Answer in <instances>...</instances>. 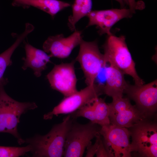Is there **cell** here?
I'll return each instance as SVG.
<instances>
[{"instance_id":"6da1fadb","label":"cell","mask_w":157,"mask_h":157,"mask_svg":"<svg viewBox=\"0 0 157 157\" xmlns=\"http://www.w3.org/2000/svg\"><path fill=\"white\" fill-rule=\"evenodd\" d=\"M73 120L71 115H68L61 123L54 125L47 134L36 135L25 139V143L31 147L32 156H63L66 136Z\"/></svg>"},{"instance_id":"7a4b0ae2","label":"cell","mask_w":157,"mask_h":157,"mask_svg":"<svg viewBox=\"0 0 157 157\" xmlns=\"http://www.w3.org/2000/svg\"><path fill=\"white\" fill-rule=\"evenodd\" d=\"M7 83H0V133L11 134L21 145L25 143V140L21 138L18 132L17 126L20 117L38 106L34 102H19L12 98L4 90V86Z\"/></svg>"},{"instance_id":"3957f363","label":"cell","mask_w":157,"mask_h":157,"mask_svg":"<svg viewBox=\"0 0 157 157\" xmlns=\"http://www.w3.org/2000/svg\"><path fill=\"white\" fill-rule=\"evenodd\" d=\"M103 47L106 66L107 63L115 66L124 74L131 76L135 84L144 83L137 72L135 63L127 47L124 36L118 37L113 34L108 35Z\"/></svg>"},{"instance_id":"277c9868","label":"cell","mask_w":157,"mask_h":157,"mask_svg":"<svg viewBox=\"0 0 157 157\" xmlns=\"http://www.w3.org/2000/svg\"><path fill=\"white\" fill-rule=\"evenodd\" d=\"M132 142L131 153L135 152L142 157H157V125L147 118L141 120L129 128Z\"/></svg>"},{"instance_id":"5b68a950","label":"cell","mask_w":157,"mask_h":157,"mask_svg":"<svg viewBox=\"0 0 157 157\" xmlns=\"http://www.w3.org/2000/svg\"><path fill=\"white\" fill-rule=\"evenodd\" d=\"M97 125L91 122L81 124L73 120L66 136L63 156H83L85 148L92 143L91 140L99 134L101 126Z\"/></svg>"},{"instance_id":"8992f818","label":"cell","mask_w":157,"mask_h":157,"mask_svg":"<svg viewBox=\"0 0 157 157\" xmlns=\"http://www.w3.org/2000/svg\"><path fill=\"white\" fill-rule=\"evenodd\" d=\"M75 61L79 63L87 85H92L101 68L106 67L104 54L99 50L97 41L82 40Z\"/></svg>"},{"instance_id":"52a82bcc","label":"cell","mask_w":157,"mask_h":157,"mask_svg":"<svg viewBox=\"0 0 157 157\" xmlns=\"http://www.w3.org/2000/svg\"><path fill=\"white\" fill-rule=\"evenodd\" d=\"M103 88L94 83L65 97L52 111L44 115L43 119H50L54 115L72 113L85 105L92 104L103 93Z\"/></svg>"},{"instance_id":"ba28073f","label":"cell","mask_w":157,"mask_h":157,"mask_svg":"<svg viewBox=\"0 0 157 157\" xmlns=\"http://www.w3.org/2000/svg\"><path fill=\"white\" fill-rule=\"evenodd\" d=\"M105 147L110 157H131L130 150L131 133L128 128L111 124L101 126Z\"/></svg>"},{"instance_id":"9c48e42d","label":"cell","mask_w":157,"mask_h":157,"mask_svg":"<svg viewBox=\"0 0 157 157\" xmlns=\"http://www.w3.org/2000/svg\"><path fill=\"white\" fill-rule=\"evenodd\" d=\"M124 93L135 101L136 107L146 118L151 117L156 112V79L141 85H132L128 83Z\"/></svg>"},{"instance_id":"30bf717a","label":"cell","mask_w":157,"mask_h":157,"mask_svg":"<svg viewBox=\"0 0 157 157\" xmlns=\"http://www.w3.org/2000/svg\"><path fill=\"white\" fill-rule=\"evenodd\" d=\"M75 62L74 60L70 63L55 65L46 76L51 88L60 92L65 97L78 91Z\"/></svg>"},{"instance_id":"8fae6325","label":"cell","mask_w":157,"mask_h":157,"mask_svg":"<svg viewBox=\"0 0 157 157\" xmlns=\"http://www.w3.org/2000/svg\"><path fill=\"white\" fill-rule=\"evenodd\" d=\"M108 104L111 124L129 128L146 119L135 106L131 104L129 98L122 97L113 98L112 102Z\"/></svg>"},{"instance_id":"7c38bea8","label":"cell","mask_w":157,"mask_h":157,"mask_svg":"<svg viewBox=\"0 0 157 157\" xmlns=\"http://www.w3.org/2000/svg\"><path fill=\"white\" fill-rule=\"evenodd\" d=\"M133 13L129 9H112L102 10H91L87 15L89 22L87 27L96 25L99 34L102 35L112 34V27L120 20L130 18Z\"/></svg>"},{"instance_id":"4fadbf2b","label":"cell","mask_w":157,"mask_h":157,"mask_svg":"<svg viewBox=\"0 0 157 157\" xmlns=\"http://www.w3.org/2000/svg\"><path fill=\"white\" fill-rule=\"evenodd\" d=\"M74 31L67 37L62 34L49 37L43 44L44 51L48 53L51 58L63 59L68 57L83 40L81 31L76 30Z\"/></svg>"},{"instance_id":"5bb4252c","label":"cell","mask_w":157,"mask_h":157,"mask_svg":"<svg viewBox=\"0 0 157 157\" xmlns=\"http://www.w3.org/2000/svg\"><path fill=\"white\" fill-rule=\"evenodd\" d=\"M106 84L103 88V93L112 98L123 97L128 85L124 74L115 66L109 64L105 70Z\"/></svg>"},{"instance_id":"9a60e30c","label":"cell","mask_w":157,"mask_h":157,"mask_svg":"<svg viewBox=\"0 0 157 157\" xmlns=\"http://www.w3.org/2000/svg\"><path fill=\"white\" fill-rule=\"evenodd\" d=\"M24 49L26 57L23 58L24 63L22 69L25 70L30 68L35 76L40 77L46 69L47 64L50 62L51 57L44 51L36 48L28 43H25Z\"/></svg>"},{"instance_id":"2e32d148","label":"cell","mask_w":157,"mask_h":157,"mask_svg":"<svg viewBox=\"0 0 157 157\" xmlns=\"http://www.w3.org/2000/svg\"><path fill=\"white\" fill-rule=\"evenodd\" d=\"M15 6L37 8L53 17L58 12L70 6L69 3L58 0H12Z\"/></svg>"},{"instance_id":"e0dca14e","label":"cell","mask_w":157,"mask_h":157,"mask_svg":"<svg viewBox=\"0 0 157 157\" xmlns=\"http://www.w3.org/2000/svg\"><path fill=\"white\" fill-rule=\"evenodd\" d=\"M32 31L31 28L28 26L26 27L24 31L17 36L14 43L0 54V83L8 81L7 79L4 78L3 76L6 68L12 64L11 56L15 49Z\"/></svg>"},{"instance_id":"ac0fdd59","label":"cell","mask_w":157,"mask_h":157,"mask_svg":"<svg viewBox=\"0 0 157 157\" xmlns=\"http://www.w3.org/2000/svg\"><path fill=\"white\" fill-rule=\"evenodd\" d=\"M92 0H75L72 5V13L68 19V25L72 31L76 30L75 25L82 18L91 11Z\"/></svg>"},{"instance_id":"d6986e66","label":"cell","mask_w":157,"mask_h":157,"mask_svg":"<svg viewBox=\"0 0 157 157\" xmlns=\"http://www.w3.org/2000/svg\"><path fill=\"white\" fill-rule=\"evenodd\" d=\"M96 123L102 126L110 124L109 118V107L105 100L97 98L92 103Z\"/></svg>"},{"instance_id":"ffe728a7","label":"cell","mask_w":157,"mask_h":157,"mask_svg":"<svg viewBox=\"0 0 157 157\" xmlns=\"http://www.w3.org/2000/svg\"><path fill=\"white\" fill-rule=\"evenodd\" d=\"M31 147L28 144L23 147L0 146V157H17L24 156L30 151Z\"/></svg>"},{"instance_id":"44dd1931","label":"cell","mask_w":157,"mask_h":157,"mask_svg":"<svg viewBox=\"0 0 157 157\" xmlns=\"http://www.w3.org/2000/svg\"><path fill=\"white\" fill-rule=\"evenodd\" d=\"M92 103L82 106L72 113L71 116L73 119L79 117H84L89 119L92 123L96 124Z\"/></svg>"},{"instance_id":"7402d4cb","label":"cell","mask_w":157,"mask_h":157,"mask_svg":"<svg viewBox=\"0 0 157 157\" xmlns=\"http://www.w3.org/2000/svg\"><path fill=\"white\" fill-rule=\"evenodd\" d=\"M118 2L121 6L123 8L125 6H128L129 9L135 13L136 10H141L144 8V5L142 1L136 2L135 0H115Z\"/></svg>"},{"instance_id":"603a6c76","label":"cell","mask_w":157,"mask_h":157,"mask_svg":"<svg viewBox=\"0 0 157 157\" xmlns=\"http://www.w3.org/2000/svg\"><path fill=\"white\" fill-rule=\"evenodd\" d=\"M100 134H98L96 137V140L95 143L92 144V143L87 147V151L85 157H93L95 154L99 144V139Z\"/></svg>"},{"instance_id":"cb8c5ba5","label":"cell","mask_w":157,"mask_h":157,"mask_svg":"<svg viewBox=\"0 0 157 157\" xmlns=\"http://www.w3.org/2000/svg\"><path fill=\"white\" fill-rule=\"evenodd\" d=\"M95 154L97 157H110L105 147L101 136L99 139V145Z\"/></svg>"}]
</instances>
